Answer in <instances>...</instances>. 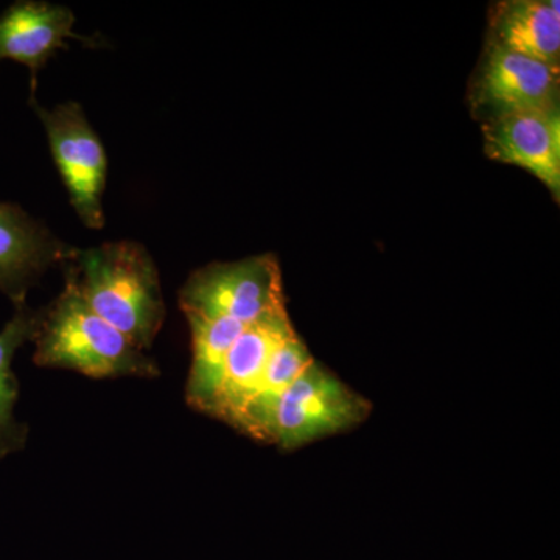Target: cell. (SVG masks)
Segmentation results:
<instances>
[{
  "label": "cell",
  "instance_id": "obj_1",
  "mask_svg": "<svg viewBox=\"0 0 560 560\" xmlns=\"http://www.w3.org/2000/svg\"><path fill=\"white\" fill-rule=\"evenodd\" d=\"M66 279L101 318L140 349L153 346L167 318L160 271L145 246L108 242L77 250Z\"/></svg>",
  "mask_w": 560,
  "mask_h": 560
},
{
  "label": "cell",
  "instance_id": "obj_2",
  "mask_svg": "<svg viewBox=\"0 0 560 560\" xmlns=\"http://www.w3.org/2000/svg\"><path fill=\"white\" fill-rule=\"evenodd\" d=\"M33 361L39 368L75 371L91 378H156L160 364L101 318L69 279L43 316Z\"/></svg>",
  "mask_w": 560,
  "mask_h": 560
},
{
  "label": "cell",
  "instance_id": "obj_3",
  "mask_svg": "<svg viewBox=\"0 0 560 560\" xmlns=\"http://www.w3.org/2000/svg\"><path fill=\"white\" fill-rule=\"evenodd\" d=\"M371 410L366 397L315 360L268 405L249 436L278 445L280 451H296L355 429Z\"/></svg>",
  "mask_w": 560,
  "mask_h": 560
},
{
  "label": "cell",
  "instance_id": "obj_4",
  "mask_svg": "<svg viewBox=\"0 0 560 560\" xmlns=\"http://www.w3.org/2000/svg\"><path fill=\"white\" fill-rule=\"evenodd\" d=\"M184 315L228 318L249 326L285 308L282 272L272 254L215 261L191 272L179 291Z\"/></svg>",
  "mask_w": 560,
  "mask_h": 560
},
{
  "label": "cell",
  "instance_id": "obj_5",
  "mask_svg": "<svg viewBox=\"0 0 560 560\" xmlns=\"http://www.w3.org/2000/svg\"><path fill=\"white\" fill-rule=\"evenodd\" d=\"M31 105L46 128L51 158L68 189L70 205L84 226L102 230L105 226L102 198L108 173L102 140L80 103L66 102L47 109L32 97Z\"/></svg>",
  "mask_w": 560,
  "mask_h": 560
},
{
  "label": "cell",
  "instance_id": "obj_6",
  "mask_svg": "<svg viewBox=\"0 0 560 560\" xmlns=\"http://www.w3.org/2000/svg\"><path fill=\"white\" fill-rule=\"evenodd\" d=\"M475 119L485 121L559 106V69L492 43L469 86Z\"/></svg>",
  "mask_w": 560,
  "mask_h": 560
},
{
  "label": "cell",
  "instance_id": "obj_7",
  "mask_svg": "<svg viewBox=\"0 0 560 560\" xmlns=\"http://www.w3.org/2000/svg\"><path fill=\"white\" fill-rule=\"evenodd\" d=\"M79 248L60 241L16 205L0 202V290L16 307L49 268H65Z\"/></svg>",
  "mask_w": 560,
  "mask_h": 560
},
{
  "label": "cell",
  "instance_id": "obj_8",
  "mask_svg": "<svg viewBox=\"0 0 560 560\" xmlns=\"http://www.w3.org/2000/svg\"><path fill=\"white\" fill-rule=\"evenodd\" d=\"M489 160L517 165L560 195V109L528 110L481 124Z\"/></svg>",
  "mask_w": 560,
  "mask_h": 560
},
{
  "label": "cell",
  "instance_id": "obj_9",
  "mask_svg": "<svg viewBox=\"0 0 560 560\" xmlns=\"http://www.w3.org/2000/svg\"><path fill=\"white\" fill-rule=\"evenodd\" d=\"M296 335L287 308L246 326L228 353L223 381L210 408V418L230 423L259 393L271 357Z\"/></svg>",
  "mask_w": 560,
  "mask_h": 560
},
{
  "label": "cell",
  "instance_id": "obj_10",
  "mask_svg": "<svg viewBox=\"0 0 560 560\" xmlns=\"http://www.w3.org/2000/svg\"><path fill=\"white\" fill-rule=\"evenodd\" d=\"M75 14L68 7L40 0L14 2L0 16V61L13 60L27 66L32 72V97H35L38 72L65 49L69 38H81L73 33Z\"/></svg>",
  "mask_w": 560,
  "mask_h": 560
},
{
  "label": "cell",
  "instance_id": "obj_11",
  "mask_svg": "<svg viewBox=\"0 0 560 560\" xmlns=\"http://www.w3.org/2000/svg\"><path fill=\"white\" fill-rule=\"evenodd\" d=\"M558 0H508L490 9L488 43L560 68Z\"/></svg>",
  "mask_w": 560,
  "mask_h": 560
},
{
  "label": "cell",
  "instance_id": "obj_12",
  "mask_svg": "<svg viewBox=\"0 0 560 560\" xmlns=\"http://www.w3.org/2000/svg\"><path fill=\"white\" fill-rule=\"evenodd\" d=\"M191 335V363L186 400L194 410L209 415L223 381L228 353L245 324L228 318L186 315Z\"/></svg>",
  "mask_w": 560,
  "mask_h": 560
},
{
  "label": "cell",
  "instance_id": "obj_13",
  "mask_svg": "<svg viewBox=\"0 0 560 560\" xmlns=\"http://www.w3.org/2000/svg\"><path fill=\"white\" fill-rule=\"evenodd\" d=\"M40 316L43 308L33 311L27 304L20 305L13 318L0 330V458L22 451L27 444L28 427L18 422L14 416L20 383L11 364L21 346L35 338Z\"/></svg>",
  "mask_w": 560,
  "mask_h": 560
}]
</instances>
